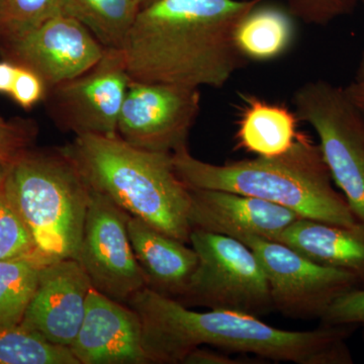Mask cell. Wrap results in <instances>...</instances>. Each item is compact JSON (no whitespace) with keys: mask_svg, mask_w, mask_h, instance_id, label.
<instances>
[{"mask_svg":"<svg viewBox=\"0 0 364 364\" xmlns=\"http://www.w3.org/2000/svg\"><path fill=\"white\" fill-rule=\"evenodd\" d=\"M46 93L47 85L44 80L31 69L18 66L9 97L21 109L30 111L39 102H44Z\"/></svg>","mask_w":364,"mask_h":364,"instance_id":"obj_28","label":"cell"},{"mask_svg":"<svg viewBox=\"0 0 364 364\" xmlns=\"http://www.w3.org/2000/svg\"><path fill=\"white\" fill-rule=\"evenodd\" d=\"M293 102L299 121L317 134L333 182L364 223V112L344 88L322 79L299 86Z\"/></svg>","mask_w":364,"mask_h":364,"instance_id":"obj_7","label":"cell"},{"mask_svg":"<svg viewBox=\"0 0 364 364\" xmlns=\"http://www.w3.org/2000/svg\"><path fill=\"white\" fill-rule=\"evenodd\" d=\"M130 81L123 50L105 47L88 70L48 88L43 102L63 133L116 136Z\"/></svg>","mask_w":364,"mask_h":364,"instance_id":"obj_8","label":"cell"},{"mask_svg":"<svg viewBox=\"0 0 364 364\" xmlns=\"http://www.w3.org/2000/svg\"><path fill=\"white\" fill-rule=\"evenodd\" d=\"M79 20L105 48L122 49L139 7L136 0H74Z\"/></svg>","mask_w":364,"mask_h":364,"instance_id":"obj_21","label":"cell"},{"mask_svg":"<svg viewBox=\"0 0 364 364\" xmlns=\"http://www.w3.org/2000/svg\"><path fill=\"white\" fill-rule=\"evenodd\" d=\"M279 242L318 264L351 273L364 287V223L347 227L301 218Z\"/></svg>","mask_w":364,"mask_h":364,"instance_id":"obj_17","label":"cell"},{"mask_svg":"<svg viewBox=\"0 0 364 364\" xmlns=\"http://www.w3.org/2000/svg\"><path fill=\"white\" fill-rule=\"evenodd\" d=\"M39 126L33 119L16 117L6 119L0 114V162L13 164L31 148L35 147Z\"/></svg>","mask_w":364,"mask_h":364,"instance_id":"obj_25","label":"cell"},{"mask_svg":"<svg viewBox=\"0 0 364 364\" xmlns=\"http://www.w3.org/2000/svg\"><path fill=\"white\" fill-rule=\"evenodd\" d=\"M64 148L95 191L132 217L191 242V191L177 176L172 154L139 149L117 135L75 136Z\"/></svg>","mask_w":364,"mask_h":364,"instance_id":"obj_4","label":"cell"},{"mask_svg":"<svg viewBox=\"0 0 364 364\" xmlns=\"http://www.w3.org/2000/svg\"><path fill=\"white\" fill-rule=\"evenodd\" d=\"M4 186L41 265L77 259L92 188L64 146L26 151L9 165Z\"/></svg>","mask_w":364,"mask_h":364,"instance_id":"obj_5","label":"cell"},{"mask_svg":"<svg viewBox=\"0 0 364 364\" xmlns=\"http://www.w3.org/2000/svg\"><path fill=\"white\" fill-rule=\"evenodd\" d=\"M7 170H9V165L0 162V186L4 184V179H6V177Z\"/></svg>","mask_w":364,"mask_h":364,"instance_id":"obj_33","label":"cell"},{"mask_svg":"<svg viewBox=\"0 0 364 364\" xmlns=\"http://www.w3.org/2000/svg\"><path fill=\"white\" fill-rule=\"evenodd\" d=\"M246 359L232 358L228 352L210 350L203 348L202 346L196 347L186 354L182 359V364H246L251 363L245 361Z\"/></svg>","mask_w":364,"mask_h":364,"instance_id":"obj_29","label":"cell"},{"mask_svg":"<svg viewBox=\"0 0 364 364\" xmlns=\"http://www.w3.org/2000/svg\"><path fill=\"white\" fill-rule=\"evenodd\" d=\"M237 145L258 157H273L291 149L301 133L298 117L284 105L252 95H241Z\"/></svg>","mask_w":364,"mask_h":364,"instance_id":"obj_18","label":"cell"},{"mask_svg":"<svg viewBox=\"0 0 364 364\" xmlns=\"http://www.w3.org/2000/svg\"><path fill=\"white\" fill-rule=\"evenodd\" d=\"M264 0H154L122 47L132 80L221 88L247 64L235 44L242 18Z\"/></svg>","mask_w":364,"mask_h":364,"instance_id":"obj_1","label":"cell"},{"mask_svg":"<svg viewBox=\"0 0 364 364\" xmlns=\"http://www.w3.org/2000/svg\"><path fill=\"white\" fill-rule=\"evenodd\" d=\"M91 289L90 277L78 260L44 265L21 325L53 344L70 347L82 324Z\"/></svg>","mask_w":364,"mask_h":364,"instance_id":"obj_13","label":"cell"},{"mask_svg":"<svg viewBox=\"0 0 364 364\" xmlns=\"http://www.w3.org/2000/svg\"><path fill=\"white\" fill-rule=\"evenodd\" d=\"M127 305L140 318L150 363H181L189 351L202 345L279 363H353L348 345L356 329L352 326L321 324L311 331H287L249 314L195 312L148 287L134 294Z\"/></svg>","mask_w":364,"mask_h":364,"instance_id":"obj_2","label":"cell"},{"mask_svg":"<svg viewBox=\"0 0 364 364\" xmlns=\"http://www.w3.org/2000/svg\"><path fill=\"white\" fill-rule=\"evenodd\" d=\"M364 4V0H363ZM355 81H363L364 82V55L359 63L358 73H356Z\"/></svg>","mask_w":364,"mask_h":364,"instance_id":"obj_32","label":"cell"},{"mask_svg":"<svg viewBox=\"0 0 364 364\" xmlns=\"http://www.w3.org/2000/svg\"><path fill=\"white\" fill-rule=\"evenodd\" d=\"M129 215L92 188L76 259L93 289L124 304L147 287L129 237Z\"/></svg>","mask_w":364,"mask_h":364,"instance_id":"obj_10","label":"cell"},{"mask_svg":"<svg viewBox=\"0 0 364 364\" xmlns=\"http://www.w3.org/2000/svg\"><path fill=\"white\" fill-rule=\"evenodd\" d=\"M18 66L9 60H0V95H11Z\"/></svg>","mask_w":364,"mask_h":364,"instance_id":"obj_30","label":"cell"},{"mask_svg":"<svg viewBox=\"0 0 364 364\" xmlns=\"http://www.w3.org/2000/svg\"><path fill=\"white\" fill-rule=\"evenodd\" d=\"M358 0H287V11L309 25L326 26L350 14Z\"/></svg>","mask_w":364,"mask_h":364,"instance_id":"obj_26","label":"cell"},{"mask_svg":"<svg viewBox=\"0 0 364 364\" xmlns=\"http://www.w3.org/2000/svg\"><path fill=\"white\" fill-rule=\"evenodd\" d=\"M191 247L198 263L179 303L262 317L274 311L264 268L243 242L193 230Z\"/></svg>","mask_w":364,"mask_h":364,"instance_id":"obj_6","label":"cell"},{"mask_svg":"<svg viewBox=\"0 0 364 364\" xmlns=\"http://www.w3.org/2000/svg\"><path fill=\"white\" fill-rule=\"evenodd\" d=\"M128 233L148 289L176 301L181 299L198 267L195 249L132 215Z\"/></svg>","mask_w":364,"mask_h":364,"instance_id":"obj_16","label":"cell"},{"mask_svg":"<svg viewBox=\"0 0 364 364\" xmlns=\"http://www.w3.org/2000/svg\"><path fill=\"white\" fill-rule=\"evenodd\" d=\"M191 230L224 235L239 241L260 238L279 242L284 231L301 219L293 210L231 191L189 188Z\"/></svg>","mask_w":364,"mask_h":364,"instance_id":"obj_14","label":"cell"},{"mask_svg":"<svg viewBox=\"0 0 364 364\" xmlns=\"http://www.w3.org/2000/svg\"><path fill=\"white\" fill-rule=\"evenodd\" d=\"M42 267L33 258L0 260V328L21 325Z\"/></svg>","mask_w":364,"mask_h":364,"instance_id":"obj_20","label":"cell"},{"mask_svg":"<svg viewBox=\"0 0 364 364\" xmlns=\"http://www.w3.org/2000/svg\"><path fill=\"white\" fill-rule=\"evenodd\" d=\"M177 176L188 188L253 196L293 210L306 219L353 226L359 222L333 179L318 144L301 134L284 154L212 164L188 146L172 153Z\"/></svg>","mask_w":364,"mask_h":364,"instance_id":"obj_3","label":"cell"},{"mask_svg":"<svg viewBox=\"0 0 364 364\" xmlns=\"http://www.w3.org/2000/svg\"><path fill=\"white\" fill-rule=\"evenodd\" d=\"M242 242L264 268L274 311L287 317L320 320L335 299L360 287L351 273L318 264L280 242L255 237Z\"/></svg>","mask_w":364,"mask_h":364,"instance_id":"obj_9","label":"cell"},{"mask_svg":"<svg viewBox=\"0 0 364 364\" xmlns=\"http://www.w3.org/2000/svg\"><path fill=\"white\" fill-rule=\"evenodd\" d=\"M20 258L35 259V243L30 230L2 184L0 186V260Z\"/></svg>","mask_w":364,"mask_h":364,"instance_id":"obj_24","label":"cell"},{"mask_svg":"<svg viewBox=\"0 0 364 364\" xmlns=\"http://www.w3.org/2000/svg\"><path fill=\"white\" fill-rule=\"evenodd\" d=\"M320 321L322 325L361 328L364 337V287H356L335 299Z\"/></svg>","mask_w":364,"mask_h":364,"instance_id":"obj_27","label":"cell"},{"mask_svg":"<svg viewBox=\"0 0 364 364\" xmlns=\"http://www.w3.org/2000/svg\"><path fill=\"white\" fill-rule=\"evenodd\" d=\"M0 364H79L69 347L48 341L23 325L0 328Z\"/></svg>","mask_w":364,"mask_h":364,"instance_id":"obj_22","label":"cell"},{"mask_svg":"<svg viewBox=\"0 0 364 364\" xmlns=\"http://www.w3.org/2000/svg\"><path fill=\"white\" fill-rule=\"evenodd\" d=\"M352 102L364 112V82L355 81L344 88Z\"/></svg>","mask_w":364,"mask_h":364,"instance_id":"obj_31","label":"cell"},{"mask_svg":"<svg viewBox=\"0 0 364 364\" xmlns=\"http://www.w3.org/2000/svg\"><path fill=\"white\" fill-rule=\"evenodd\" d=\"M200 111L198 88L131 79L117 136L139 149L172 154L188 146Z\"/></svg>","mask_w":364,"mask_h":364,"instance_id":"obj_11","label":"cell"},{"mask_svg":"<svg viewBox=\"0 0 364 364\" xmlns=\"http://www.w3.org/2000/svg\"><path fill=\"white\" fill-rule=\"evenodd\" d=\"M60 16L79 20L74 0H0V44Z\"/></svg>","mask_w":364,"mask_h":364,"instance_id":"obj_23","label":"cell"},{"mask_svg":"<svg viewBox=\"0 0 364 364\" xmlns=\"http://www.w3.org/2000/svg\"><path fill=\"white\" fill-rule=\"evenodd\" d=\"M105 47L77 18H50L16 39L0 44V56L26 67L44 80L47 90L88 70Z\"/></svg>","mask_w":364,"mask_h":364,"instance_id":"obj_12","label":"cell"},{"mask_svg":"<svg viewBox=\"0 0 364 364\" xmlns=\"http://www.w3.org/2000/svg\"><path fill=\"white\" fill-rule=\"evenodd\" d=\"M234 37L237 49L247 61L279 58L293 44L294 16L279 6L260 2L242 18Z\"/></svg>","mask_w":364,"mask_h":364,"instance_id":"obj_19","label":"cell"},{"mask_svg":"<svg viewBox=\"0 0 364 364\" xmlns=\"http://www.w3.org/2000/svg\"><path fill=\"white\" fill-rule=\"evenodd\" d=\"M136 4H138L139 7H143L149 4L150 2L154 1V0H136Z\"/></svg>","mask_w":364,"mask_h":364,"instance_id":"obj_34","label":"cell"},{"mask_svg":"<svg viewBox=\"0 0 364 364\" xmlns=\"http://www.w3.org/2000/svg\"><path fill=\"white\" fill-rule=\"evenodd\" d=\"M69 348L79 364H150L138 314L93 287L82 324Z\"/></svg>","mask_w":364,"mask_h":364,"instance_id":"obj_15","label":"cell"}]
</instances>
